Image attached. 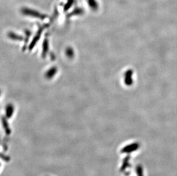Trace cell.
<instances>
[{"instance_id": "cell-1", "label": "cell", "mask_w": 177, "mask_h": 176, "mask_svg": "<svg viewBox=\"0 0 177 176\" xmlns=\"http://www.w3.org/2000/svg\"><path fill=\"white\" fill-rule=\"evenodd\" d=\"M21 12H22V13L24 14V15L29 16L33 17L39 18L41 20H44L45 18L47 17L46 15H44L43 14H42V13L37 12V11H36L33 9H30L26 8L22 9Z\"/></svg>"}, {"instance_id": "cell-2", "label": "cell", "mask_w": 177, "mask_h": 176, "mask_svg": "<svg viewBox=\"0 0 177 176\" xmlns=\"http://www.w3.org/2000/svg\"><path fill=\"white\" fill-rule=\"evenodd\" d=\"M140 145V144L138 142H133L123 147L121 150V153L129 154L130 153L134 152L139 148Z\"/></svg>"}, {"instance_id": "cell-3", "label": "cell", "mask_w": 177, "mask_h": 176, "mask_svg": "<svg viewBox=\"0 0 177 176\" xmlns=\"http://www.w3.org/2000/svg\"><path fill=\"white\" fill-rule=\"evenodd\" d=\"M134 71L132 69H129L124 73V82L127 86H131L133 84Z\"/></svg>"}, {"instance_id": "cell-4", "label": "cell", "mask_w": 177, "mask_h": 176, "mask_svg": "<svg viewBox=\"0 0 177 176\" xmlns=\"http://www.w3.org/2000/svg\"><path fill=\"white\" fill-rule=\"evenodd\" d=\"M130 159H131V156L130 155H128L126 157H124V159H123L122 164V166L120 169V171L121 172H123L127 168H130V166H131L130 163Z\"/></svg>"}, {"instance_id": "cell-5", "label": "cell", "mask_w": 177, "mask_h": 176, "mask_svg": "<svg viewBox=\"0 0 177 176\" xmlns=\"http://www.w3.org/2000/svg\"><path fill=\"white\" fill-rule=\"evenodd\" d=\"M57 71V68H56V67H53V68H51L46 73L45 77L48 79H51L56 74Z\"/></svg>"}, {"instance_id": "cell-6", "label": "cell", "mask_w": 177, "mask_h": 176, "mask_svg": "<svg viewBox=\"0 0 177 176\" xmlns=\"http://www.w3.org/2000/svg\"><path fill=\"white\" fill-rule=\"evenodd\" d=\"M88 6L93 11H97L99 8V4L96 0H87Z\"/></svg>"}, {"instance_id": "cell-7", "label": "cell", "mask_w": 177, "mask_h": 176, "mask_svg": "<svg viewBox=\"0 0 177 176\" xmlns=\"http://www.w3.org/2000/svg\"><path fill=\"white\" fill-rule=\"evenodd\" d=\"M42 30L41 29H40V30H39V32H38V33H37V35H36L35 37H34V38H33V41L32 42V43L30 44V49H33V47H34L35 46L36 44V43L37 42V41L39 40V39H40V35L42 34Z\"/></svg>"}, {"instance_id": "cell-8", "label": "cell", "mask_w": 177, "mask_h": 176, "mask_svg": "<svg viewBox=\"0 0 177 176\" xmlns=\"http://www.w3.org/2000/svg\"><path fill=\"white\" fill-rule=\"evenodd\" d=\"M48 50V42L47 39H45L44 41V43H43V47H42V56L43 57H44L45 56V55L47 54Z\"/></svg>"}, {"instance_id": "cell-9", "label": "cell", "mask_w": 177, "mask_h": 176, "mask_svg": "<svg viewBox=\"0 0 177 176\" xmlns=\"http://www.w3.org/2000/svg\"><path fill=\"white\" fill-rule=\"evenodd\" d=\"M8 37L10 38H11L12 40H23V37L21 36L16 35V34L12 33V32H10L8 33Z\"/></svg>"}, {"instance_id": "cell-10", "label": "cell", "mask_w": 177, "mask_h": 176, "mask_svg": "<svg viewBox=\"0 0 177 176\" xmlns=\"http://www.w3.org/2000/svg\"><path fill=\"white\" fill-rule=\"evenodd\" d=\"M136 173L137 176H144L143 168L141 165H138L136 167Z\"/></svg>"}, {"instance_id": "cell-11", "label": "cell", "mask_w": 177, "mask_h": 176, "mask_svg": "<svg viewBox=\"0 0 177 176\" xmlns=\"http://www.w3.org/2000/svg\"><path fill=\"white\" fill-rule=\"evenodd\" d=\"M14 108L12 105H8L6 108V114L8 117H11L13 112Z\"/></svg>"}, {"instance_id": "cell-12", "label": "cell", "mask_w": 177, "mask_h": 176, "mask_svg": "<svg viewBox=\"0 0 177 176\" xmlns=\"http://www.w3.org/2000/svg\"><path fill=\"white\" fill-rule=\"evenodd\" d=\"M66 54L67 56L69 57V58H72L73 57L74 55V52L73 50H72V49L71 47H68L67 49L66 50Z\"/></svg>"}, {"instance_id": "cell-13", "label": "cell", "mask_w": 177, "mask_h": 176, "mask_svg": "<svg viewBox=\"0 0 177 176\" xmlns=\"http://www.w3.org/2000/svg\"><path fill=\"white\" fill-rule=\"evenodd\" d=\"M73 2H74V0H68V2L65 4V6H64V11H68V9L71 8L72 4H73Z\"/></svg>"}, {"instance_id": "cell-14", "label": "cell", "mask_w": 177, "mask_h": 176, "mask_svg": "<svg viewBox=\"0 0 177 176\" xmlns=\"http://www.w3.org/2000/svg\"><path fill=\"white\" fill-rule=\"evenodd\" d=\"M83 13V9H75V11L73 12H72L71 14V16H73L75 14H81Z\"/></svg>"}]
</instances>
